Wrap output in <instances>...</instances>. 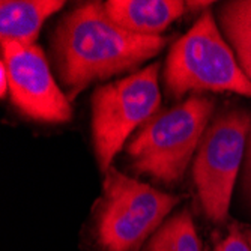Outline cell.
<instances>
[{
    "label": "cell",
    "instance_id": "cell-8",
    "mask_svg": "<svg viewBox=\"0 0 251 251\" xmlns=\"http://www.w3.org/2000/svg\"><path fill=\"white\" fill-rule=\"evenodd\" d=\"M104 6L116 26L142 36H161L187 9L182 0H107Z\"/></svg>",
    "mask_w": 251,
    "mask_h": 251
},
{
    "label": "cell",
    "instance_id": "cell-16",
    "mask_svg": "<svg viewBox=\"0 0 251 251\" xmlns=\"http://www.w3.org/2000/svg\"><path fill=\"white\" fill-rule=\"evenodd\" d=\"M242 233H244V236H245V239H247V242H248V245L251 248V227H244Z\"/></svg>",
    "mask_w": 251,
    "mask_h": 251
},
{
    "label": "cell",
    "instance_id": "cell-5",
    "mask_svg": "<svg viewBox=\"0 0 251 251\" xmlns=\"http://www.w3.org/2000/svg\"><path fill=\"white\" fill-rule=\"evenodd\" d=\"M159 63L100 86L92 95V142L101 173H107L129 134L161 107Z\"/></svg>",
    "mask_w": 251,
    "mask_h": 251
},
{
    "label": "cell",
    "instance_id": "cell-7",
    "mask_svg": "<svg viewBox=\"0 0 251 251\" xmlns=\"http://www.w3.org/2000/svg\"><path fill=\"white\" fill-rule=\"evenodd\" d=\"M9 80V98L20 113L44 124L73 119L71 101L59 89L39 45H2V62Z\"/></svg>",
    "mask_w": 251,
    "mask_h": 251
},
{
    "label": "cell",
    "instance_id": "cell-6",
    "mask_svg": "<svg viewBox=\"0 0 251 251\" xmlns=\"http://www.w3.org/2000/svg\"><path fill=\"white\" fill-rule=\"evenodd\" d=\"M251 131V113L227 110L206 128L193 159V180L203 212L212 223H224Z\"/></svg>",
    "mask_w": 251,
    "mask_h": 251
},
{
    "label": "cell",
    "instance_id": "cell-2",
    "mask_svg": "<svg viewBox=\"0 0 251 251\" xmlns=\"http://www.w3.org/2000/svg\"><path fill=\"white\" fill-rule=\"evenodd\" d=\"M214 108L211 98L194 95L155 115L126 146L132 172L164 185L179 184L209 126Z\"/></svg>",
    "mask_w": 251,
    "mask_h": 251
},
{
    "label": "cell",
    "instance_id": "cell-14",
    "mask_svg": "<svg viewBox=\"0 0 251 251\" xmlns=\"http://www.w3.org/2000/svg\"><path fill=\"white\" fill-rule=\"evenodd\" d=\"M0 83H2V87H0V94H2V98H5L6 94H8V90H9V80H8L6 68L3 66V63H0Z\"/></svg>",
    "mask_w": 251,
    "mask_h": 251
},
{
    "label": "cell",
    "instance_id": "cell-13",
    "mask_svg": "<svg viewBox=\"0 0 251 251\" xmlns=\"http://www.w3.org/2000/svg\"><path fill=\"white\" fill-rule=\"evenodd\" d=\"M241 194L244 197V201L247 208L251 212V132L248 135L247 142V151H245V158L241 170Z\"/></svg>",
    "mask_w": 251,
    "mask_h": 251
},
{
    "label": "cell",
    "instance_id": "cell-3",
    "mask_svg": "<svg viewBox=\"0 0 251 251\" xmlns=\"http://www.w3.org/2000/svg\"><path fill=\"white\" fill-rule=\"evenodd\" d=\"M164 84L175 100L190 90L233 92L251 98V80L239 66L211 11H204L172 45L166 59Z\"/></svg>",
    "mask_w": 251,
    "mask_h": 251
},
{
    "label": "cell",
    "instance_id": "cell-4",
    "mask_svg": "<svg viewBox=\"0 0 251 251\" xmlns=\"http://www.w3.org/2000/svg\"><path fill=\"white\" fill-rule=\"evenodd\" d=\"M179 201L177 196L159 191L111 166L104 175L97 211L95 235L100 247L104 251H140Z\"/></svg>",
    "mask_w": 251,
    "mask_h": 251
},
{
    "label": "cell",
    "instance_id": "cell-1",
    "mask_svg": "<svg viewBox=\"0 0 251 251\" xmlns=\"http://www.w3.org/2000/svg\"><path fill=\"white\" fill-rule=\"evenodd\" d=\"M164 36H142L113 23L104 2H87L68 12L54 29L56 70L73 101L94 81L134 70L164 49Z\"/></svg>",
    "mask_w": 251,
    "mask_h": 251
},
{
    "label": "cell",
    "instance_id": "cell-10",
    "mask_svg": "<svg viewBox=\"0 0 251 251\" xmlns=\"http://www.w3.org/2000/svg\"><path fill=\"white\" fill-rule=\"evenodd\" d=\"M220 30L251 80V0H229L218 6ZM251 132V131H250Z\"/></svg>",
    "mask_w": 251,
    "mask_h": 251
},
{
    "label": "cell",
    "instance_id": "cell-12",
    "mask_svg": "<svg viewBox=\"0 0 251 251\" xmlns=\"http://www.w3.org/2000/svg\"><path fill=\"white\" fill-rule=\"evenodd\" d=\"M214 251H251L242 229L235 223L229 227V235H227Z\"/></svg>",
    "mask_w": 251,
    "mask_h": 251
},
{
    "label": "cell",
    "instance_id": "cell-15",
    "mask_svg": "<svg viewBox=\"0 0 251 251\" xmlns=\"http://www.w3.org/2000/svg\"><path fill=\"white\" fill-rule=\"evenodd\" d=\"M187 5V9H191V11H197V9H204L208 8L209 5H214L212 2H185Z\"/></svg>",
    "mask_w": 251,
    "mask_h": 251
},
{
    "label": "cell",
    "instance_id": "cell-11",
    "mask_svg": "<svg viewBox=\"0 0 251 251\" xmlns=\"http://www.w3.org/2000/svg\"><path fill=\"white\" fill-rule=\"evenodd\" d=\"M148 251H201L190 211H180L163 223L151 238Z\"/></svg>",
    "mask_w": 251,
    "mask_h": 251
},
{
    "label": "cell",
    "instance_id": "cell-9",
    "mask_svg": "<svg viewBox=\"0 0 251 251\" xmlns=\"http://www.w3.org/2000/svg\"><path fill=\"white\" fill-rule=\"evenodd\" d=\"M63 0H3L0 3L2 45H35L42 25L63 8Z\"/></svg>",
    "mask_w": 251,
    "mask_h": 251
}]
</instances>
